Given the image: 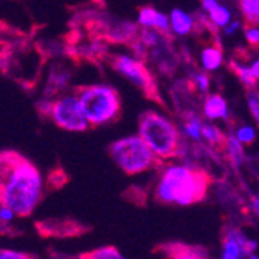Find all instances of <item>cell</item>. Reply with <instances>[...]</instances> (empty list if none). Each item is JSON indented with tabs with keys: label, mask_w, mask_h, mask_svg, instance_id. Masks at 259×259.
Returning <instances> with one entry per match:
<instances>
[{
	"label": "cell",
	"mask_w": 259,
	"mask_h": 259,
	"mask_svg": "<svg viewBox=\"0 0 259 259\" xmlns=\"http://www.w3.org/2000/svg\"><path fill=\"white\" fill-rule=\"evenodd\" d=\"M0 172L2 205L20 218L30 216L42 196V177L37 168L20 154L4 151Z\"/></svg>",
	"instance_id": "cell-1"
},
{
	"label": "cell",
	"mask_w": 259,
	"mask_h": 259,
	"mask_svg": "<svg viewBox=\"0 0 259 259\" xmlns=\"http://www.w3.org/2000/svg\"><path fill=\"white\" fill-rule=\"evenodd\" d=\"M209 188V177L205 171L171 164L164 169L155 186V197L163 203L193 205L202 202Z\"/></svg>",
	"instance_id": "cell-2"
},
{
	"label": "cell",
	"mask_w": 259,
	"mask_h": 259,
	"mask_svg": "<svg viewBox=\"0 0 259 259\" xmlns=\"http://www.w3.org/2000/svg\"><path fill=\"white\" fill-rule=\"evenodd\" d=\"M138 135L161 160L174 158L180 154L182 141L176 124L158 112L148 110L141 113L138 121Z\"/></svg>",
	"instance_id": "cell-3"
},
{
	"label": "cell",
	"mask_w": 259,
	"mask_h": 259,
	"mask_svg": "<svg viewBox=\"0 0 259 259\" xmlns=\"http://www.w3.org/2000/svg\"><path fill=\"white\" fill-rule=\"evenodd\" d=\"M109 155L127 176L151 171L158 166L161 160L140 135H129L113 141L109 146Z\"/></svg>",
	"instance_id": "cell-4"
},
{
	"label": "cell",
	"mask_w": 259,
	"mask_h": 259,
	"mask_svg": "<svg viewBox=\"0 0 259 259\" xmlns=\"http://www.w3.org/2000/svg\"><path fill=\"white\" fill-rule=\"evenodd\" d=\"M90 126H103L115 121L121 112L118 92L110 85L92 84L76 90Z\"/></svg>",
	"instance_id": "cell-5"
},
{
	"label": "cell",
	"mask_w": 259,
	"mask_h": 259,
	"mask_svg": "<svg viewBox=\"0 0 259 259\" xmlns=\"http://www.w3.org/2000/svg\"><path fill=\"white\" fill-rule=\"evenodd\" d=\"M49 116L58 127L68 132H84L90 127L78 93H70L53 101Z\"/></svg>",
	"instance_id": "cell-6"
},
{
	"label": "cell",
	"mask_w": 259,
	"mask_h": 259,
	"mask_svg": "<svg viewBox=\"0 0 259 259\" xmlns=\"http://www.w3.org/2000/svg\"><path fill=\"white\" fill-rule=\"evenodd\" d=\"M112 65L121 76H124L134 85H137L140 90H143L146 95L149 97L155 95L154 79L140 58L129 56V55H115L112 58Z\"/></svg>",
	"instance_id": "cell-7"
},
{
	"label": "cell",
	"mask_w": 259,
	"mask_h": 259,
	"mask_svg": "<svg viewBox=\"0 0 259 259\" xmlns=\"http://www.w3.org/2000/svg\"><path fill=\"white\" fill-rule=\"evenodd\" d=\"M157 250L164 256V259H209L203 248L182 242L161 244L157 247Z\"/></svg>",
	"instance_id": "cell-8"
},
{
	"label": "cell",
	"mask_w": 259,
	"mask_h": 259,
	"mask_svg": "<svg viewBox=\"0 0 259 259\" xmlns=\"http://www.w3.org/2000/svg\"><path fill=\"white\" fill-rule=\"evenodd\" d=\"M245 251H248V241L238 230H230L222 241L221 259H242Z\"/></svg>",
	"instance_id": "cell-9"
},
{
	"label": "cell",
	"mask_w": 259,
	"mask_h": 259,
	"mask_svg": "<svg viewBox=\"0 0 259 259\" xmlns=\"http://www.w3.org/2000/svg\"><path fill=\"white\" fill-rule=\"evenodd\" d=\"M138 23L143 28H154L163 34L171 31V19L152 7H143L138 11Z\"/></svg>",
	"instance_id": "cell-10"
},
{
	"label": "cell",
	"mask_w": 259,
	"mask_h": 259,
	"mask_svg": "<svg viewBox=\"0 0 259 259\" xmlns=\"http://www.w3.org/2000/svg\"><path fill=\"white\" fill-rule=\"evenodd\" d=\"M203 113L209 120H227L228 118V104L224 97L213 93L208 95L203 103Z\"/></svg>",
	"instance_id": "cell-11"
},
{
	"label": "cell",
	"mask_w": 259,
	"mask_h": 259,
	"mask_svg": "<svg viewBox=\"0 0 259 259\" xmlns=\"http://www.w3.org/2000/svg\"><path fill=\"white\" fill-rule=\"evenodd\" d=\"M171 30L177 36H186L194 30V19L183 10H172L171 11Z\"/></svg>",
	"instance_id": "cell-12"
},
{
	"label": "cell",
	"mask_w": 259,
	"mask_h": 259,
	"mask_svg": "<svg viewBox=\"0 0 259 259\" xmlns=\"http://www.w3.org/2000/svg\"><path fill=\"white\" fill-rule=\"evenodd\" d=\"M224 55L218 45H206L200 53V64L205 72H216L222 65Z\"/></svg>",
	"instance_id": "cell-13"
},
{
	"label": "cell",
	"mask_w": 259,
	"mask_h": 259,
	"mask_svg": "<svg viewBox=\"0 0 259 259\" xmlns=\"http://www.w3.org/2000/svg\"><path fill=\"white\" fill-rule=\"evenodd\" d=\"M205 14L209 17V22L218 28H225L231 23V11L222 4H218L213 10Z\"/></svg>",
	"instance_id": "cell-14"
},
{
	"label": "cell",
	"mask_w": 259,
	"mask_h": 259,
	"mask_svg": "<svg viewBox=\"0 0 259 259\" xmlns=\"http://www.w3.org/2000/svg\"><path fill=\"white\" fill-rule=\"evenodd\" d=\"M230 67H231V70L234 72V75H236V76L239 78V81H241L248 90H251V89L256 85L257 79L254 78V75H253V72H251V67H248V65H245V64H239L238 61H231Z\"/></svg>",
	"instance_id": "cell-15"
},
{
	"label": "cell",
	"mask_w": 259,
	"mask_h": 259,
	"mask_svg": "<svg viewBox=\"0 0 259 259\" xmlns=\"http://www.w3.org/2000/svg\"><path fill=\"white\" fill-rule=\"evenodd\" d=\"M239 8L248 25H259V0H239Z\"/></svg>",
	"instance_id": "cell-16"
},
{
	"label": "cell",
	"mask_w": 259,
	"mask_h": 259,
	"mask_svg": "<svg viewBox=\"0 0 259 259\" xmlns=\"http://www.w3.org/2000/svg\"><path fill=\"white\" fill-rule=\"evenodd\" d=\"M202 137L208 141L211 146L225 148V145H227V138L224 137V134L221 132V129H218L213 124H203V127H202Z\"/></svg>",
	"instance_id": "cell-17"
},
{
	"label": "cell",
	"mask_w": 259,
	"mask_h": 259,
	"mask_svg": "<svg viewBox=\"0 0 259 259\" xmlns=\"http://www.w3.org/2000/svg\"><path fill=\"white\" fill-rule=\"evenodd\" d=\"M242 143L236 138V137H227V145L225 149L231 158V161H234L236 164H241L244 161V149H242Z\"/></svg>",
	"instance_id": "cell-18"
},
{
	"label": "cell",
	"mask_w": 259,
	"mask_h": 259,
	"mask_svg": "<svg viewBox=\"0 0 259 259\" xmlns=\"http://www.w3.org/2000/svg\"><path fill=\"white\" fill-rule=\"evenodd\" d=\"M84 256H87L90 259H127L118 248H115V247H101L93 251L84 253Z\"/></svg>",
	"instance_id": "cell-19"
},
{
	"label": "cell",
	"mask_w": 259,
	"mask_h": 259,
	"mask_svg": "<svg viewBox=\"0 0 259 259\" xmlns=\"http://www.w3.org/2000/svg\"><path fill=\"white\" fill-rule=\"evenodd\" d=\"M202 127H203V124L199 120V116L190 115L186 118V123H185V134L191 140H200L202 138Z\"/></svg>",
	"instance_id": "cell-20"
},
{
	"label": "cell",
	"mask_w": 259,
	"mask_h": 259,
	"mask_svg": "<svg viewBox=\"0 0 259 259\" xmlns=\"http://www.w3.org/2000/svg\"><path fill=\"white\" fill-rule=\"evenodd\" d=\"M234 137H236L242 145H251L254 141V138H256V132H254V129L251 126L244 124V126L238 127Z\"/></svg>",
	"instance_id": "cell-21"
},
{
	"label": "cell",
	"mask_w": 259,
	"mask_h": 259,
	"mask_svg": "<svg viewBox=\"0 0 259 259\" xmlns=\"http://www.w3.org/2000/svg\"><path fill=\"white\" fill-rule=\"evenodd\" d=\"M247 103H248V109L253 115V118L259 123V92L257 90H248L247 93Z\"/></svg>",
	"instance_id": "cell-22"
},
{
	"label": "cell",
	"mask_w": 259,
	"mask_h": 259,
	"mask_svg": "<svg viewBox=\"0 0 259 259\" xmlns=\"http://www.w3.org/2000/svg\"><path fill=\"white\" fill-rule=\"evenodd\" d=\"M209 84H211V81H209L208 75H205V73L193 75V87L196 90H199L200 93H206L209 90Z\"/></svg>",
	"instance_id": "cell-23"
},
{
	"label": "cell",
	"mask_w": 259,
	"mask_h": 259,
	"mask_svg": "<svg viewBox=\"0 0 259 259\" xmlns=\"http://www.w3.org/2000/svg\"><path fill=\"white\" fill-rule=\"evenodd\" d=\"M245 39H247V42H248L251 47L257 49V47H259V27L250 25V27L245 30Z\"/></svg>",
	"instance_id": "cell-24"
},
{
	"label": "cell",
	"mask_w": 259,
	"mask_h": 259,
	"mask_svg": "<svg viewBox=\"0 0 259 259\" xmlns=\"http://www.w3.org/2000/svg\"><path fill=\"white\" fill-rule=\"evenodd\" d=\"M0 259H33V257L30 254H27V253L4 248L2 253H0Z\"/></svg>",
	"instance_id": "cell-25"
},
{
	"label": "cell",
	"mask_w": 259,
	"mask_h": 259,
	"mask_svg": "<svg viewBox=\"0 0 259 259\" xmlns=\"http://www.w3.org/2000/svg\"><path fill=\"white\" fill-rule=\"evenodd\" d=\"M13 218H14V211L10 209L8 206H4V205H2V211H0V219H2V222H4V224H5V222H11Z\"/></svg>",
	"instance_id": "cell-26"
},
{
	"label": "cell",
	"mask_w": 259,
	"mask_h": 259,
	"mask_svg": "<svg viewBox=\"0 0 259 259\" xmlns=\"http://www.w3.org/2000/svg\"><path fill=\"white\" fill-rule=\"evenodd\" d=\"M239 27H241V23L238 22V20H233L230 25H227L225 28H224V33L227 34V36H231L233 33H236L238 30H239Z\"/></svg>",
	"instance_id": "cell-27"
},
{
	"label": "cell",
	"mask_w": 259,
	"mask_h": 259,
	"mask_svg": "<svg viewBox=\"0 0 259 259\" xmlns=\"http://www.w3.org/2000/svg\"><path fill=\"white\" fill-rule=\"evenodd\" d=\"M219 2L218 0H202V8H203V13H208L213 10Z\"/></svg>",
	"instance_id": "cell-28"
},
{
	"label": "cell",
	"mask_w": 259,
	"mask_h": 259,
	"mask_svg": "<svg viewBox=\"0 0 259 259\" xmlns=\"http://www.w3.org/2000/svg\"><path fill=\"white\" fill-rule=\"evenodd\" d=\"M250 67H251V72H253L254 78L259 81V59H256V61H254V62L250 65Z\"/></svg>",
	"instance_id": "cell-29"
},
{
	"label": "cell",
	"mask_w": 259,
	"mask_h": 259,
	"mask_svg": "<svg viewBox=\"0 0 259 259\" xmlns=\"http://www.w3.org/2000/svg\"><path fill=\"white\" fill-rule=\"evenodd\" d=\"M256 208L259 209V193H257V197H256Z\"/></svg>",
	"instance_id": "cell-30"
},
{
	"label": "cell",
	"mask_w": 259,
	"mask_h": 259,
	"mask_svg": "<svg viewBox=\"0 0 259 259\" xmlns=\"http://www.w3.org/2000/svg\"><path fill=\"white\" fill-rule=\"evenodd\" d=\"M76 259H90V257H87V256H84V254H81V256H78Z\"/></svg>",
	"instance_id": "cell-31"
},
{
	"label": "cell",
	"mask_w": 259,
	"mask_h": 259,
	"mask_svg": "<svg viewBox=\"0 0 259 259\" xmlns=\"http://www.w3.org/2000/svg\"><path fill=\"white\" fill-rule=\"evenodd\" d=\"M250 259H259V257H257L256 254H251V256H250Z\"/></svg>",
	"instance_id": "cell-32"
}]
</instances>
